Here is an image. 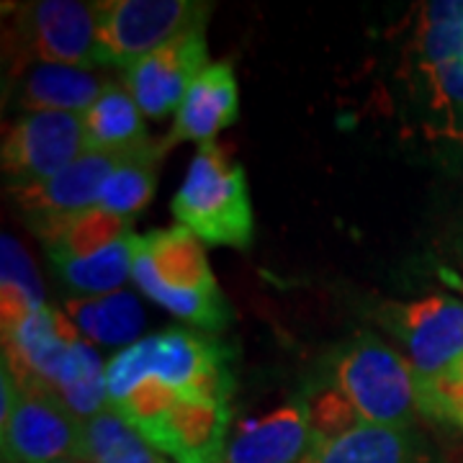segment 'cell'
<instances>
[{
  "mask_svg": "<svg viewBox=\"0 0 463 463\" xmlns=\"http://www.w3.org/2000/svg\"><path fill=\"white\" fill-rule=\"evenodd\" d=\"M234 350L212 335L163 330L118 350L106 365L109 402L121 404L139 381L157 379L185 399L230 404L234 392Z\"/></svg>",
  "mask_w": 463,
  "mask_h": 463,
  "instance_id": "1",
  "label": "cell"
},
{
  "mask_svg": "<svg viewBox=\"0 0 463 463\" xmlns=\"http://www.w3.org/2000/svg\"><path fill=\"white\" fill-rule=\"evenodd\" d=\"M181 227L201 242L248 250L255 237L245 167L216 142L201 145L170 203Z\"/></svg>",
  "mask_w": 463,
  "mask_h": 463,
  "instance_id": "2",
  "label": "cell"
},
{
  "mask_svg": "<svg viewBox=\"0 0 463 463\" xmlns=\"http://www.w3.org/2000/svg\"><path fill=\"white\" fill-rule=\"evenodd\" d=\"M330 383L350 399L365 425L414 428V417L422 412L414 365L368 332L335 353Z\"/></svg>",
  "mask_w": 463,
  "mask_h": 463,
  "instance_id": "3",
  "label": "cell"
},
{
  "mask_svg": "<svg viewBox=\"0 0 463 463\" xmlns=\"http://www.w3.org/2000/svg\"><path fill=\"white\" fill-rule=\"evenodd\" d=\"M209 3L194 0H106L99 3V65L129 70L170 39L206 24Z\"/></svg>",
  "mask_w": 463,
  "mask_h": 463,
  "instance_id": "4",
  "label": "cell"
},
{
  "mask_svg": "<svg viewBox=\"0 0 463 463\" xmlns=\"http://www.w3.org/2000/svg\"><path fill=\"white\" fill-rule=\"evenodd\" d=\"M16 52L39 65H99V3L36 0L16 14Z\"/></svg>",
  "mask_w": 463,
  "mask_h": 463,
  "instance_id": "5",
  "label": "cell"
},
{
  "mask_svg": "<svg viewBox=\"0 0 463 463\" xmlns=\"http://www.w3.org/2000/svg\"><path fill=\"white\" fill-rule=\"evenodd\" d=\"M379 325L407 350L420 379H430L463 358V301L435 294L381 304Z\"/></svg>",
  "mask_w": 463,
  "mask_h": 463,
  "instance_id": "6",
  "label": "cell"
},
{
  "mask_svg": "<svg viewBox=\"0 0 463 463\" xmlns=\"http://www.w3.org/2000/svg\"><path fill=\"white\" fill-rule=\"evenodd\" d=\"M85 152L83 114H26L3 139V173L11 191L29 188L54 178Z\"/></svg>",
  "mask_w": 463,
  "mask_h": 463,
  "instance_id": "7",
  "label": "cell"
},
{
  "mask_svg": "<svg viewBox=\"0 0 463 463\" xmlns=\"http://www.w3.org/2000/svg\"><path fill=\"white\" fill-rule=\"evenodd\" d=\"M134 149V147H132ZM85 152L72 165L50 181L11 191L18 209L26 216L29 230L47 245L65 224L90 206H99L100 191L116 167L132 152Z\"/></svg>",
  "mask_w": 463,
  "mask_h": 463,
  "instance_id": "8",
  "label": "cell"
},
{
  "mask_svg": "<svg viewBox=\"0 0 463 463\" xmlns=\"http://www.w3.org/2000/svg\"><path fill=\"white\" fill-rule=\"evenodd\" d=\"M78 343V325L62 312L42 307L3 332L5 364L24 394H52Z\"/></svg>",
  "mask_w": 463,
  "mask_h": 463,
  "instance_id": "9",
  "label": "cell"
},
{
  "mask_svg": "<svg viewBox=\"0 0 463 463\" xmlns=\"http://www.w3.org/2000/svg\"><path fill=\"white\" fill-rule=\"evenodd\" d=\"M3 428L8 463H57L85 458L83 420L52 394H21Z\"/></svg>",
  "mask_w": 463,
  "mask_h": 463,
  "instance_id": "10",
  "label": "cell"
},
{
  "mask_svg": "<svg viewBox=\"0 0 463 463\" xmlns=\"http://www.w3.org/2000/svg\"><path fill=\"white\" fill-rule=\"evenodd\" d=\"M209 65L206 24H201L142 57L127 70L124 80L142 114L149 118H165L181 109L191 83Z\"/></svg>",
  "mask_w": 463,
  "mask_h": 463,
  "instance_id": "11",
  "label": "cell"
},
{
  "mask_svg": "<svg viewBox=\"0 0 463 463\" xmlns=\"http://www.w3.org/2000/svg\"><path fill=\"white\" fill-rule=\"evenodd\" d=\"M232 404L181 397L160 420L142 428V438L175 463H224Z\"/></svg>",
  "mask_w": 463,
  "mask_h": 463,
  "instance_id": "12",
  "label": "cell"
},
{
  "mask_svg": "<svg viewBox=\"0 0 463 463\" xmlns=\"http://www.w3.org/2000/svg\"><path fill=\"white\" fill-rule=\"evenodd\" d=\"M237 118H240V90H237L234 67L230 60H219L191 83L181 109L175 111L173 129L165 137L163 147L170 149L183 142L209 145L214 142L216 134L224 132Z\"/></svg>",
  "mask_w": 463,
  "mask_h": 463,
  "instance_id": "13",
  "label": "cell"
},
{
  "mask_svg": "<svg viewBox=\"0 0 463 463\" xmlns=\"http://www.w3.org/2000/svg\"><path fill=\"white\" fill-rule=\"evenodd\" d=\"M309 446V410L304 399H294L258 420L240 422L224 463H298Z\"/></svg>",
  "mask_w": 463,
  "mask_h": 463,
  "instance_id": "14",
  "label": "cell"
},
{
  "mask_svg": "<svg viewBox=\"0 0 463 463\" xmlns=\"http://www.w3.org/2000/svg\"><path fill=\"white\" fill-rule=\"evenodd\" d=\"M298 463H428V448L414 428L364 422L343 438L312 440Z\"/></svg>",
  "mask_w": 463,
  "mask_h": 463,
  "instance_id": "15",
  "label": "cell"
},
{
  "mask_svg": "<svg viewBox=\"0 0 463 463\" xmlns=\"http://www.w3.org/2000/svg\"><path fill=\"white\" fill-rule=\"evenodd\" d=\"M132 279L137 288L152 298L157 307L178 317L183 322H191L206 332H222L230 327L232 307L224 294L216 291H178L170 288L155 270V263L149 258L145 240L139 234H132Z\"/></svg>",
  "mask_w": 463,
  "mask_h": 463,
  "instance_id": "16",
  "label": "cell"
},
{
  "mask_svg": "<svg viewBox=\"0 0 463 463\" xmlns=\"http://www.w3.org/2000/svg\"><path fill=\"white\" fill-rule=\"evenodd\" d=\"M109 88V80L99 78L85 67L72 65H36L26 70L18 103L24 111H65V114H85L100 93Z\"/></svg>",
  "mask_w": 463,
  "mask_h": 463,
  "instance_id": "17",
  "label": "cell"
},
{
  "mask_svg": "<svg viewBox=\"0 0 463 463\" xmlns=\"http://www.w3.org/2000/svg\"><path fill=\"white\" fill-rule=\"evenodd\" d=\"M155 270L170 288L178 291H216L214 273L201 240L185 227L155 230L142 237Z\"/></svg>",
  "mask_w": 463,
  "mask_h": 463,
  "instance_id": "18",
  "label": "cell"
},
{
  "mask_svg": "<svg viewBox=\"0 0 463 463\" xmlns=\"http://www.w3.org/2000/svg\"><path fill=\"white\" fill-rule=\"evenodd\" d=\"M142 109L132 93L109 83L100 99L83 114L85 149L88 152H127L147 142Z\"/></svg>",
  "mask_w": 463,
  "mask_h": 463,
  "instance_id": "19",
  "label": "cell"
},
{
  "mask_svg": "<svg viewBox=\"0 0 463 463\" xmlns=\"http://www.w3.org/2000/svg\"><path fill=\"white\" fill-rule=\"evenodd\" d=\"M67 312L78 330L100 345H134L137 335L145 327V312L134 294L114 291L99 298H75Z\"/></svg>",
  "mask_w": 463,
  "mask_h": 463,
  "instance_id": "20",
  "label": "cell"
},
{
  "mask_svg": "<svg viewBox=\"0 0 463 463\" xmlns=\"http://www.w3.org/2000/svg\"><path fill=\"white\" fill-rule=\"evenodd\" d=\"M163 142H142L116 167L100 191L99 206L132 222L147 206L157 188V163L163 157Z\"/></svg>",
  "mask_w": 463,
  "mask_h": 463,
  "instance_id": "21",
  "label": "cell"
},
{
  "mask_svg": "<svg viewBox=\"0 0 463 463\" xmlns=\"http://www.w3.org/2000/svg\"><path fill=\"white\" fill-rule=\"evenodd\" d=\"M88 463H165L142 432L116 410H103L83 422Z\"/></svg>",
  "mask_w": 463,
  "mask_h": 463,
  "instance_id": "22",
  "label": "cell"
},
{
  "mask_svg": "<svg viewBox=\"0 0 463 463\" xmlns=\"http://www.w3.org/2000/svg\"><path fill=\"white\" fill-rule=\"evenodd\" d=\"M132 222L114 214L103 206H90L78 216H72L52 242H47V252L54 265L67 260H83L100 250L111 248L132 234Z\"/></svg>",
  "mask_w": 463,
  "mask_h": 463,
  "instance_id": "23",
  "label": "cell"
},
{
  "mask_svg": "<svg viewBox=\"0 0 463 463\" xmlns=\"http://www.w3.org/2000/svg\"><path fill=\"white\" fill-rule=\"evenodd\" d=\"M52 397L60 399L67 410L83 422L109 410L106 407V399H109L106 365L100 364V355L88 343L78 340L72 345L65 371L57 381Z\"/></svg>",
  "mask_w": 463,
  "mask_h": 463,
  "instance_id": "24",
  "label": "cell"
},
{
  "mask_svg": "<svg viewBox=\"0 0 463 463\" xmlns=\"http://www.w3.org/2000/svg\"><path fill=\"white\" fill-rule=\"evenodd\" d=\"M3 270H0V317L3 332L16 327L24 317H29L44 304V288L39 281V273L33 268L29 252L18 245L14 237H3Z\"/></svg>",
  "mask_w": 463,
  "mask_h": 463,
  "instance_id": "25",
  "label": "cell"
},
{
  "mask_svg": "<svg viewBox=\"0 0 463 463\" xmlns=\"http://www.w3.org/2000/svg\"><path fill=\"white\" fill-rule=\"evenodd\" d=\"M62 281L80 294H114L132 273V234L83 260L57 265Z\"/></svg>",
  "mask_w": 463,
  "mask_h": 463,
  "instance_id": "26",
  "label": "cell"
},
{
  "mask_svg": "<svg viewBox=\"0 0 463 463\" xmlns=\"http://www.w3.org/2000/svg\"><path fill=\"white\" fill-rule=\"evenodd\" d=\"M307 410H309L312 440H335L364 425L361 414L350 404V399L332 383L319 389L315 397L307 402Z\"/></svg>",
  "mask_w": 463,
  "mask_h": 463,
  "instance_id": "27",
  "label": "cell"
},
{
  "mask_svg": "<svg viewBox=\"0 0 463 463\" xmlns=\"http://www.w3.org/2000/svg\"><path fill=\"white\" fill-rule=\"evenodd\" d=\"M183 394L178 389L167 386L157 379H145L134 386L132 392L127 394V399L121 404H116V412H121L137 430L152 425L155 420H160L163 414L181 399Z\"/></svg>",
  "mask_w": 463,
  "mask_h": 463,
  "instance_id": "28",
  "label": "cell"
},
{
  "mask_svg": "<svg viewBox=\"0 0 463 463\" xmlns=\"http://www.w3.org/2000/svg\"><path fill=\"white\" fill-rule=\"evenodd\" d=\"M443 134L450 139H458L463 145V109L443 116Z\"/></svg>",
  "mask_w": 463,
  "mask_h": 463,
  "instance_id": "29",
  "label": "cell"
},
{
  "mask_svg": "<svg viewBox=\"0 0 463 463\" xmlns=\"http://www.w3.org/2000/svg\"><path fill=\"white\" fill-rule=\"evenodd\" d=\"M57 463H80V461H57Z\"/></svg>",
  "mask_w": 463,
  "mask_h": 463,
  "instance_id": "30",
  "label": "cell"
},
{
  "mask_svg": "<svg viewBox=\"0 0 463 463\" xmlns=\"http://www.w3.org/2000/svg\"><path fill=\"white\" fill-rule=\"evenodd\" d=\"M456 60H461V62H463V52H461V57H456Z\"/></svg>",
  "mask_w": 463,
  "mask_h": 463,
  "instance_id": "31",
  "label": "cell"
}]
</instances>
